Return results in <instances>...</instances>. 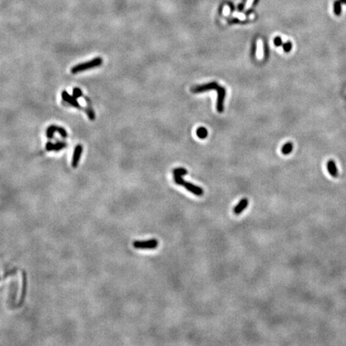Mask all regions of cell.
Here are the masks:
<instances>
[{
  "label": "cell",
  "mask_w": 346,
  "mask_h": 346,
  "mask_svg": "<svg viewBox=\"0 0 346 346\" xmlns=\"http://www.w3.org/2000/svg\"><path fill=\"white\" fill-rule=\"evenodd\" d=\"M292 144L291 143H287L282 148V153L284 155H289L292 151Z\"/></svg>",
  "instance_id": "obj_12"
},
{
  "label": "cell",
  "mask_w": 346,
  "mask_h": 346,
  "mask_svg": "<svg viewBox=\"0 0 346 346\" xmlns=\"http://www.w3.org/2000/svg\"><path fill=\"white\" fill-rule=\"evenodd\" d=\"M62 99L64 100L65 102L68 103L69 104H71L75 107H77V108H80V105L79 102L77 101V99L75 97L74 95H71L68 94V92L67 91H63L62 92Z\"/></svg>",
  "instance_id": "obj_5"
},
{
  "label": "cell",
  "mask_w": 346,
  "mask_h": 346,
  "mask_svg": "<svg viewBox=\"0 0 346 346\" xmlns=\"http://www.w3.org/2000/svg\"><path fill=\"white\" fill-rule=\"evenodd\" d=\"M67 147V143L65 142H61V141H58L55 143L53 144V151L54 152H59L62 149L65 148Z\"/></svg>",
  "instance_id": "obj_10"
},
{
  "label": "cell",
  "mask_w": 346,
  "mask_h": 346,
  "mask_svg": "<svg viewBox=\"0 0 346 346\" xmlns=\"http://www.w3.org/2000/svg\"><path fill=\"white\" fill-rule=\"evenodd\" d=\"M102 63H103V59H102V58L96 57L95 58V59H93L90 60V61H87V62H85V63H80V64L75 65V66L72 67V70H71V72H72V74H77V73L83 72H84V71H86V70H88V69H92L94 68V67H100Z\"/></svg>",
  "instance_id": "obj_1"
},
{
  "label": "cell",
  "mask_w": 346,
  "mask_h": 346,
  "mask_svg": "<svg viewBox=\"0 0 346 346\" xmlns=\"http://www.w3.org/2000/svg\"><path fill=\"white\" fill-rule=\"evenodd\" d=\"M57 132L59 133V135L63 138H66L67 136V133L66 130L62 128V127L57 126Z\"/></svg>",
  "instance_id": "obj_16"
},
{
  "label": "cell",
  "mask_w": 346,
  "mask_h": 346,
  "mask_svg": "<svg viewBox=\"0 0 346 346\" xmlns=\"http://www.w3.org/2000/svg\"><path fill=\"white\" fill-rule=\"evenodd\" d=\"M252 3H253V0H248L246 5H245V10H248L250 6H252Z\"/></svg>",
  "instance_id": "obj_21"
},
{
  "label": "cell",
  "mask_w": 346,
  "mask_h": 346,
  "mask_svg": "<svg viewBox=\"0 0 346 346\" xmlns=\"http://www.w3.org/2000/svg\"><path fill=\"white\" fill-rule=\"evenodd\" d=\"M262 47H263V45H262V42H261V40H259V41H258L257 55H258V57L260 58V59L262 57V55H263V49H262Z\"/></svg>",
  "instance_id": "obj_17"
},
{
  "label": "cell",
  "mask_w": 346,
  "mask_h": 346,
  "mask_svg": "<svg viewBox=\"0 0 346 346\" xmlns=\"http://www.w3.org/2000/svg\"><path fill=\"white\" fill-rule=\"evenodd\" d=\"M158 241L155 239L148 240H136L133 242V246L138 249H154L157 248Z\"/></svg>",
  "instance_id": "obj_3"
},
{
  "label": "cell",
  "mask_w": 346,
  "mask_h": 346,
  "mask_svg": "<svg viewBox=\"0 0 346 346\" xmlns=\"http://www.w3.org/2000/svg\"><path fill=\"white\" fill-rule=\"evenodd\" d=\"M274 44L277 47H280L282 45V40L280 37H276L274 39Z\"/></svg>",
  "instance_id": "obj_19"
},
{
  "label": "cell",
  "mask_w": 346,
  "mask_h": 346,
  "mask_svg": "<svg viewBox=\"0 0 346 346\" xmlns=\"http://www.w3.org/2000/svg\"><path fill=\"white\" fill-rule=\"evenodd\" d=\"M53 144H54V143H52V142H47L46 144L47 151H48V152H52V151H53Z\"/></svg>",
  "instance_id": "obj_20"
},
{
  "label": "cell",
  "mask_w": 346,
  "mask_h": 346,
  "mask_svg": "<svg viewBox=\"0 0 346 346\" xmlns=\"http://www.w3.org/2000/svg\"><path fill=\"white\" fill-rule=\"evenodd\" d=\"M343 3H341L340 0H336L333 4V10H334V13L337 16H340L341 14V5Z\"/></svg>",
  "instance_id": "obj_8"
},
{
  "label": "cell",
  "mask_w": 346,
  "mask_h": 346,
  "mask_svg": "<svg viewBox=\"0 0 346 346\" xmlns=\"http://www.w3.org/2000/svg\"><path fill=\"white\" fill-rule=\"evenodd\" d=\"M55 132H57V126L56 125L49 126L47 129L46 132L47 137L48 138V139H52V138L54 137V134Z\"/></svg>",
  "instance_id": "obj_9"
},
{
  "label": "cell",
  "mask_w": 346,
  "mask_h": 346,
  "mask_svg": "<svg viewBox=\"0 0 346 346\" xmlns=\"http://www.w3.org/2000/svg\"><path fill=\"white\" fill-rule=\"evenodd\" d=\"M224 15H228L229 14V7L228 6H225L224 7Z\"/></svg>",
  "instance_id": "obj_22"
},
{
  "label": "cell",
  "mask_w": 346,
  "mask_h": 346,
  "mask_svg": "<svg viewBox=\"0 0 346 346\" xmlns=\"http://www.w3.org/2000/svg\"><path fill=\"white\" fill-rule=\"evenodd\" d=\"M327 168L329 170V174L331 175L333 177H337L338 176V172L337 166H336V163L333 160H329L328 163H327Z\"/></svg>",
  "instance_id": "obj_7"
},
{
  "label": "cell",
  "mask_w": 346,
  "mask_h": 346,
  "mask_svg": "<svg viewBox=\"0 0 346 346\" xmlns=\"http://www.w3.org/2000/svg\"><path fill=\"white\" fill-rule=\"evenodd\" d=\"M249 205V200L247 198H243L242 200H240L239 203H238L236 206L234 208L233 212L235 215H240L241 212H243L244 209L246 208Z\"/></svg>",
  "instance_id": "obj_6"
},
{
  "label": "cell",
  "mask_w": 346,
  "mask_h": 346,
  "mask_svg": "<svg viewBox=\"0 0 346 346\" xmlns=\"http://www.w3.org/2000/svg\"><path fill=\"white\" fill-rule=\"evenodd\" d=\"M72 94H73V95H74L76 99L81 97V96H83V92H82V91H81L79 87H75V88L73 89Z\"/></svg>",
  "instance_id": "obj_15"
},
{
  "label": "cell",
  "mask_w": 346,
  "mask_h": 346,
  "mask_svg": "<svg viewBox=\"0 0 346 346\" xmlns=\"http://www.w3.org/2000/svg\"><path fill=\"white\" fill-rule=\"evenodd\" d=\"M283 48L284 51L287 52V53L290 52L291 49H292V43H291V42H287V43H284L283 45Z\"/></svg>",
  "instance_id": "obj_18"
},
{
  "label": "cell",
  "mask_w": 346,
  "mask_h": 346,
  "mask_svg": "<svg viewBox=\"0 0 346 346\" xmlns=\"http://www.w3.org/2000/svg\"><path fill=\"white\" fill-rule=\"evenodd\" d=\"M196 135H197V136L199 138H200V139H204V138L207 137V135H208V131H207L206 128H199L197 129V131H196Z\"/></svg>",
  "instance_id": "obj_11"
},
{
  "label": "cell",
  "mask_w": 346,
  "mask_h": 346,
  "mask_svg": "<svg viewBox=\"0 0 346 346\" xmlns=\"http://www.w3.org/2000/svg\"><path fill=\"white\" fill-rule=\"evenodd\" d=\"M85 111H86L87 114V116H88V118L90 119V120H94L95 119V112L94 111L92 110V107H86L85 108Z\"/></svg>",
  "instance_id": "obj_14"
},
{
  "label": "cell",
  "mask_w": 346,
  "mask_h": 346,
  "mask_svg": "<svg viewBox=\"0 0 346 346\" xmlns=\"http://www.w3.org/2000/svg\"><path fill=\"white\" fill-rule=\"evenodd\" d=\"M174 180L176 183H177L179 185H183L188 191L192 192V194L198 196H201L203 195V190L200 187H198L195 184H192V183L184 181L182 176L180 175H175Z\"/></svg>",
  "instance_id": "obj_2"
},
{
  "label": "cell",
  "mask_w": 346,
  "mask_h": 346,
  "mask_svg": "<svg viewBox=\"0 0 346 346\" xmlns=\"http://www.w3.org/2000/svg\"><path fill=\"white\" fill-rule=\"evenodd\" d=\"M173 174L174 175H180V176H185V175L188 174V171H187L186 169L184 168H176L173 170Z\"/></svg>",
  "instance_id": "obj_13"
},
{
  "label": "cell",
  "mask_w": 346,
  "mask_h": 346,
  "mask_svg": "<svg viewBox=\"0 0 346 346\" xmlns=\"http://www.w3.org/2000/svg\"><path fill=\"white\" fill-rule=\"evenodd\" d=\"M83 152V146L81 144H78L76 147L75 148L74 153H73V156H72V166L73 168H77L80 163V157H81V155Z\"/></svg>",
  "instance_id": "obj_4"
}]
</instances>
